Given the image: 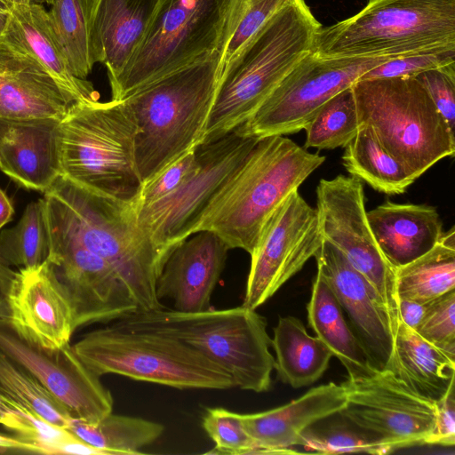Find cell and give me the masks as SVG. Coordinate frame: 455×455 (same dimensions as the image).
<instances>
[{
    "label": "cell",
    "mask_w": 455,
    "mask_h": 455,
    "mask_svg": "<svg viewBox=\"0 0 455 455\" xmlns=\"http://www.w3.org/2000/svg\"><path fill=\"white\" fill-rule=\"evenodd\" d=\"M43 199L49 220L116 269L139 312L164 307L156 295V282L165 259L140 228L133 204L92 193L62 175Z\"/></svg>",
    "instance_id": "1"
},
{
    "label": "cell",
    "mask_w": 455,
    "mask_h": 455,
    "mask_svg": "<svg viewBox=\"0 0 455 455\" xmlns=\"http://www.w3.org/2000/svg\"><path fill=\"white\" fill-rule=\"evenodd\" d=\"M322 27L305 0H288L275 12L224 67L204 140L244 124L313 51Z\"/></svg>",
    "instance_id": "2"
},
{
    "label": "cell",
    "mask_w": 455,
    "mask_h": 455,
    "mask_svg": "<svg viewBox=\"0 0 455 455\" xmlns=\"http://www.w3.org/2000/svg\"><path fill=\"white\" fill-rule=\"evenodd\" d=\"M218 50L124 98L137 124L142 183L204 140L221 74Z\"/></svg>",
    "instance_id": "3"
},
{
    "label": "cell",
    "mask_w": 455,
    "mask_h": 455,
    "mask_svg": "<svg viewBox=\"0 0 455 455\" xmlns=\"http://www.w3.org/2000/svg\"><path fill=\"white\" fill-rule=\"evenodd\" d=\"M324 161L283 135L259 138L198 231H212L229 249L251 254L272 212Z\"/></svg>",
    "instance_id": "4"
},
{
    "label": "cell",
    "mask_w": 455,
    "mask_h": 455,
    "mask_svg": "<svg viewBox=\"0 0 455 455\" xmlns=\"http://www.w3.org/2000/svg\"><path fill=\"white\" fill-rule=\"evenodd\" d=\"M136 133L125 100L76 102L60 120V175L92 193L134 205L142 187Z\"/></svg>",
    "instance_id": "5"
},
{
    "label": "cell",
    "mask_w": 455,
    "mask_h": 455,
    "mask_svg": "<svg viewBox=\"0 0 455 455\" xmlns=\"http://www.w3.org/2000/svg\"><path fill=\"white\" fill-rule=\"evenodd\" d=\"M72 347L99 377L115 373L179 389L235 387L228 372L180 339L124 319L85 333Z\"/></svg>",
    "instance_id": "6"
},
{
    "label": "cell",
    "mask_w": 455,
    "mask_h": 455,
    "mask_svg": "<svg viewBox=\"0 0 455 455\" xmlns=\"http://www.w3.org/2000/svg\"><path fill=\"white\" fill-rule=\"evenodd\" d=\"M358 124L416 180L455 153V134L414 77L357 80L352 85Z\"/></svg>",
    "instance_id": "7"
},
{
    "label": "cell",
    "mask_w": 455,
    "mask_h": 455,
    "mask_svg": "<svg viewBox=\"0 0 455 455\" xmlns=\"http://www.w3.org/2000/svg\"><path fill=\"white\" fill-rule=\"evenodd\" d=\"M455 48V0H368L354 16L318 31L323 57H402Z\"/></svg>",
    "instance_id": "8"
},
{
    "label": "cell",
    "mask_w": 455,
    "mask_h": 455,
    "mask_svg": "<svg viewBox=\"0 0 455 455\" xmlns=\"http://www.w3.org/2000/svg\"><path fill=\"white\" fill-rule=\"evenodd\" d=\"M122 319L175 336L228 372L235 387L256 393L271 387V339L256 309L242 305L188 313L162 307Z\"/></svg>",
    "instance_id": "9"
},
{
    "label": "cell",
    "mask_w": 455,
    "mask_h": 455,
    "mask_svg": "<svg viewBox=\"0 0 455 455\" xmlns=\"http://www.w3.org/2000/svg\"><path fill=\"white\" fill-rule=\"evenodd\" d=\"M230 0H159L142 41L112 80V100L219 49Z\"/></svg>",
    "instance_id": "10"
},
{
    "label": "cell",
    "mask_w": 455,
    "mask_h": 455,
    "mask_svg": "<svg viewBox=\"0 0 455 455\" xmlns=\"http://www.w3.org/2000/svg\"><path fill=\"white\" fill-rule=\"evenodd\" d=\"M259 138L243 124L195 148V165L171 195L135 209L140 228L166 259L181 241L198 231L208 210L241 167Z\"/></svg>",
    "instance_id": "11"
},
{
    "label": "cell",
    "mask_w": 455,
    "mask_h": 455,
    "mask_svg": "<svg viewBox=\"0 0 455 455\" xmlns=\"http://www.w3.org/2000/svg\"><path fill=\"white\" fill-rule=\"evenodd\" d=\"M394 58L398 57H323L313 50L282 79L243 127L257 138L296 133L330 98Z\"/></svg>",
    "instance_id": "12"
},
{
    "label": "cell",
    "mask_w": 455,
    "mask_h": 455,
    "mask_svg": "<svg viewBox=\"0 0 455 455\" xmlns=\"http://www.w3.org/2000/svg\"><path fill=\"white\" fill-rule=\"evenodd\" d=\"M315 209L323 238L376 290L397 329L401 320L395 267L380 251L369 225L362 180L344 175L320 180Z\"/></svg>",
    "instance_id": "13"
},
{
    "label": "cell",
    "mask_w": 455,
    "mask_h": 455,
    "mask_svg": "<svg viewBox=\"0 0 455 455\" xmlns=\"http://www.w3.org/2000/svg\"><path fill=\"white\" fill-rule=\"evenodd\" d=\"M341 384L347 403L338 413L375 440L393 451L428 444L435 401L412 390L390 370Z\"/></svg>",
    "instance_id": "14"
},
{
    "label": "cell",
    "mask_w": 455,
    "mask_h": 455,
    "mask_svg": "<svg viewBox=\"0 0 455 455\" xmlns=\"http://www.w3.org/2000/svg\"><path fill=\"white\" fill-rule=\"evenodd\" d=\"M323 240L316 209L292 191L267 219L250 254L243 305L257 309L268 300L315 257Z\"/></svg>",
    "instance_id": "15"
},
{
    "label": "cell",
    "mask_w": 455,
    "mask_h": 455,
    "mask_svg": "<svg viewBox=\"0 0 455 455\" xmlns=\"http://www.w3.org/2000/svg\"><path fill=\"white\" fill-rule=\"evenodd\" d=\"M47 224L50 251L46 260L68 297L75 331L140 311L129 287L108 261L56 223L47 219Z\"/></svg>",
    "instance_id": "16"
},
{
    "label": "cell",
    "mask_w": 455,
    "mask_h": 455,
    "mask_svg": "<svg viewBox=\"0 0 455 455\" xmlns=\"http://www.w3.org/2000/svg\"><path fill=\"white\" fill-rule=\"evenodd\" d=\"M0 349L23 366L72 416L95 423L111 413L113 397L69 343L46 349L20 338L0 321Z\"/></svg>",
    "instance_id": "17"
},
{
    "label": "cell",
    "mask_w": 455,
    "mask_h": 455,
    "mask_svg": "<svg viewBox=\"0 0 455 455\" xmlns=\"http://www.w3.org/2000/svg\"><path fill=\"white\" fill-rule=\"evenodd\" d=\"M317 273L339 301L375 370H388L396 327L382 299L331 243L323 240L315 255Z\"/></svg>",
    "instance_id": "18"
},
{
    "label": "cell",
    "mask_w": 455,
    "mask_h": 455,
    "mask_svg": "<svg viewBox=\"0 0 455 455\" xmlns=\"http://www.w3.org/2000/svg\"><path fill=\"white\" fill-rule=\"evenodd\" d=\"M8 323L28 342L57 349L76 331L68 297L47 260L15 271L6 291Z\"/></svg>",
    "instance_id": "19"
},
{
    "label": "cell",
    "mask_w": 455,
    "mask_h": 455,
    "mask_svg": "<svg viewBox=\"0 0 455 455\" xmlns=\"http://www.w3.org/2000/svg\"><path fill=\"white\" fill-rule=\"evenodd\" d=\"M229 247L214 232L199 230L178 243L167 256L156 282V295L174 310L210 308L213 290L225 267Z\"/></svg>",
    "instance_id": "20"
},
{
    "label": "cell",
    "mask_w": 455,
    "mask_h": 455,
    "mask_svg": "<svg viewBox=\"0 0 455 455\" xmlns=\"http://www.w3.org/2000/svg\"><path fill=\"white\" fill-rule=\"evenodd\" d=\"M0 170L20 186L46 191L61 174L60 120L0 117Z\"/></svg>",
    "instance_id": "21"
},
{
    "label": "cell",
    "mask_w": 455,
    "mask_h": 455,
    "mask_svg": "<svg viewBox=\"0 0 455 455\" xmlns=\"http://www.w3.org/2000/svg\"><path fill=\"white\" fill-rule=\"evenodd\" d=\"M347 403L342 384L330 382L309 389L290 403L268 411L241 414L256 445L255 454H292L303 433L316 422L338 413Z\"/></svg>",
    "instance_id": "22"
},
{
    "label": "cell",
    "mask_w": 455,
    "mask_h": 455,
    "mask_svg": "<svg viewBox=\"0 0 455 455\" xmlns=\"http://www.w3.org/2000/svg\"><path fill=\"white\" fill-rule=\"evenodd\" d=\"M76 102L36 60L0 42V117L62 120Z\"/></svg>",
    "instance_id": "23"
},
{
    "label": "cell",
    "mask_w": 455,
    "mask_h": 455,
    "mask_svg": "<svg viewBox=\"0 0 455 455\" xmlns=\"http://www.w3.org/2000/svg\"><path fill=\"white\" fill-rule=\"evenodd\" d=\"M0 42L36 60L77 102L99 99L90 81L72 73L44 4H16Z\"/></svg>",
    "instance_id": "24"
},
{
    "label": "cell",
    "mask_w": 455,
    "mask_h": 455,
    "mask_svg": "<svg viewBox=\"0 0 455 455\" xmlns=\"http://www.w3.org/2000/svg\"><path fill=\"white\" fill-rule=\"evenodd\" d=\"M374 238L388 262L403 266L431 250L443 235L436 209L387 201L367 212Z\"/></svg>",
    "instance_id": "25"
},
{
    "label": "cell",
    "mask_w": 455,
    "mask_h": 455,
    "mask_svg": "<svg viewBox=\"0 0 455 455\" xmlns=\"http://www.w3.org/2000/svg\"><path fill=\"white\" fill-rule=\"evenodd\" d=\"M159 0H94L91 39L96 63L116 77L143 39Z\"/></svg>",
    "instance_id": "26"
},
{
    "label": "cell",
    "mask_w": 455,
    "mask_h": 455,
    "mask_svg": "<svg viewBox=\"0 0 455 455\" xmlns=\"http://www.w3.org/2000/svg\"><path fill=\"white\" fill-rule=\"evenodd\" d=\"M412 390L438 400L455 380V360L400 321L389 369Z\"/></svg>",
    "instance_id": "27"
},
{
    "label": "cell",
    "mask_w": 455,
    "mask_h": 455,
    "mask_svg": "<svg viewBox=\"0 0 455 455\" xmlns=\"http://www.w3.org/2000/svg\"><path fill=\"white\" fill-rule=\"evenodd\" d=\"M307 310L309 326L346 368L347 379H361L377 371L347 323L339 301L318 274L312 285Z\"/></svg>",
    "instance_id": "28"
},
{
    "label": "cell",
    "mask_w": 455,
    "mask_h": 455,
    "mask_svg": "<svg viewBox=\"0 0 455 455\" xmlns=\"http://www.w3.org/2000/svg\"><path fill=\"white\" fill-rule=\"evenodd\" d=\"M275 370L283 383L294 388L317 381L329 367L331 351L316 336L309 335L294 316L280 317L271 339Z\"/></svg>",
    "instance_id": "29"
},
{
    "label": "cell",
    "mask_w": 455,
    "mask_h": 455,
    "mask_svg": "<svg viewBox=\"0 0 455 455\" xmlns=\"http://www.w3.org/2000/svg\"><path fill=\"white\" fill-rule=\"evenodd\" d=\"M399 299L427 304L455 290V229L444 232L428 251L395 268Z\"/></svg>",
    "instance_id": "30"
},
{
    "label": "cell",
    "mask_w": 455,
    "mask_h": 455,
    "mask_svg": "<svg viewBox=\"0 0 455 455\" xmlns=\"http://www.w3.org/2000/svg\"><path fill=\"white\" fill-rule=\"evenodd\" d=\"M342 164L351 176L387 195L403 194L415 181L364 125H359L356 135L345 147Z\"/></svg>",
    "instance_id": "31"
},
{
    "label": "cell",
    "mask_w": 455,
    "mask_h": 455,
    "mask_svg": "<svg viewBox=\"0 0 455 455\" xmlns=\"http://www.w3.org/2000/svg\"><path fill=\"white\" fill-rule=\"evenodd\" d=\"M67 429L108 455H124L142 453L141 448L160 437L164 426L141 418L111 412L95 423L74 419Z\"/></svg>",
    "instance_id": "32"
},
{
    "label": "cell",
    "mask_w": 455,
    "mask_h": 455,
    "mask_svg": "<svg viewBox=\"0 0 455 455\" xmlns=\"http://www.w3.org/2000/svg\"><path fill=\"white\" fill-rule=\"evenodd\" d=\"M94 0H52L49 16L72 73L86 79L96 63L91 39Z\"/></svg>",
    "instance_id": "33"
},
{
    "label": "cell",
    "mask_w": 455,
    "mask_h": 455,
    "mask_svg": "<svg viewBox=\"0 0 455 455\" xmlns=\"http://www.w3.org/2000/svg\"><path fill=\"white\" fill-rule=\"evenodd\" d=\"M50 251V235L43 198L26 207L18 223L0 233V264L21 268L44 262Z\"/></svg>",
    "instance_id": "34"
},
{
    "label": "cell",
    "mask_w": 455,
    "mask_h": 455,
    "mask_svg": "<svg viewBox=\"0 0 455 455\" xmlns=\"http://www.w3.org/2000/svg\"><path fill=\"white\" fill-rule=\"evenodd\" d=\"M0 397L19 404L48 422L68 428V411L20 363L0 349Z\"/></svg>",
    "instance_id": "35"
},
{
    "label": "cell",
    "mask_w": 455,
    "mask_h": 455,
    "mask_svg": "<svg viewBox=\"0 0 455 455\" xmlns=\"http://www.w3.org/2000/svg\"><path fill=\"white\" fill-rule=\"evenodd\" d=\"M359 129L356 105L349 86L325 101L306 124L305 148H345Z\"/></svg>",
    "instance_id": "36"
},
{
    "label": "cell",
    "mask_w": 455,
    "mask_h": 455,
    "mask_svg": "<svg viewBox=\"0 0 455 455\" xmlns=\"http://www.w3.org/2000/svg\"><path fill=\"white\" fill-rule=\"evenodd\" d=\"M287 1L230 0L218 49L221 72L265 21Z\"/></svg>",
    "instance_id": "37"
},
{
    "label": "cell",
    "mask_w": 455,
    "mask_h": 455,
    "mask_svg": "<svg viewBox=\"0 0 455 455\" xmlns=\"http://www.w3.org/2000/svg\"><path fill=\"white\" fill-rule=\"evenodd\" d=\"M319 427L314 424L302 435L299 445L306 451L321 454L363 452L387 454L393 451L375 440L347 419Z\"/></svg>",
    "instance_id": "38"
},
{
    "label": "cell",
    "mask_w": 455,
    "mask_h": 455,
    "mask_svg": "<svg viewBox=\"0 0 455 455\" xmlns=\"http://www.w3.org/2000/svg\"><path fill=\"white\" fill-rule=\"evenodd\" d=\"M0 425L28 443L34 453L60 454V448L77 438L67 428L55 426L28 409L0 397Z\"/></svg>",
    "instance_id": "39"
},
{
    "label": "cell",
    "mask_w": 455,
    "mask_h": 455,
    "mask_svg": "<svg viewBox=\"0 0 455 455\" xmlns=\"http://www.w3.org/2000/svg\"><path fill=\"white\" fill-rule=\"evenodd\" d=\"M203 427L215 443V454H255L256 445L244 428L240 413L224 408H210Z\"/></svg>",
    "instance_id": "40"
},
{
    "label": "cell",
    "mask_w": 455,
    "mask_h": 455,
    "mask_svg": "<svg viewBox=\"0 0 455 455\" xmlns=\"http://www.w3.org/2000/svg\"><path fill=\"white\" fill-rule=\"evenodd\" d=\"M455 290L426 304L414 330L419 336L455 360Z\"/></svg>",
    "instance_id": "41"
},
{
    "label": "cell",
    "mask_w": 455,
    "mask_h": 455,
    "mask_svg": "<svg viewBox=\"0 0 455 455\" xmlns=\"http://www.w3.org/2000/svg\"><path fill=\"white\" fill-rule=\"evenodd\" d=\"M455 62V48H447L391 59L365 72L358 80L415 76Z\"/></svg>",
    "instance_id": "42"
},
{
    "label": "cell",
    "mask_w": 455,
    "mask_h": 455,
    "mask_svg": "<svg viewBox=\"0 0 455 455\" xmlns=\"http://www.w3.org/2000/svg\"><path fill=\"white\" fill-rule=\"evenodd\" d=\"M195 148L144 181L138 199L133 205L134 208L138 209L154 204L173 193L194 168Z\"/></svg>",
    "instance_id": "43"
},
{
    "label": "cell",
    "mask_w": 455,
    "mask_h": 455,
    "mask_svg": "<svg viewBox=\"0 0 455 455\" xmlns=\"http://www.w3.org/2000/svg\"><path fill=\"white\" fill-rule=\"evenodd\" d=\"M426 89L450 129L455 128V62L414 76Z\"/></svg>",
    "instance_id": "44"
},
{
    "label": "cell",
    "mask_w": 455,
    "mask_h": 455,
    "mask_svg": "<svg viewBox=\"0 0 455 455\" xmlns=\"http://www.w3.org/2000/svg\"><path fill=\"white\" fill-rule=\"evenodd\" d=\"M455 443V380L435 401V427L428 444L453 446Z\"/></svg>",
    "instance_id": "45"
},
{
    "label": "cell",
    "mask_w": 455,
    "mask_h": 455,
    "mask_svg": "<svg viewBox=\"0 0 455 455\" xmlns=\"http://www.w3.org/2000/svg\"><path fill=\"white\" fill-rule=\"evenodd\" d=\"M398 307L400 320L415 330L423 316L426 304L423 305L408 299H399Z\"/></svg>",
    "instance_id": "46"
},
{
    "label": "cell",
    "mask_w": 455,
    "mask_h": 455,
    "mask_svg": "<svg viewBox=\"0 0 455 455\" xmlns=\"http://www.w3.org/2000/svg\"><path fill=\"white\" fill-rule=\"evenodd\" d=\"M15 270L0 264V321L8 322L6 291L13 277Z\"/></svg>",
    "instance_id": "47"
},
{
    "label": "cell",
    "mask_w": 455,
    "mask_h": 455,
    "mask_svg": "<svg viewBox=\"0 0 455 455\" xmlns=\"http://www.w3.org/2000/svg\"><path fill=\"white\" fill-rule=\"evenodd\" d=\"M22 2H35L50 5L52 0H0V40L7 27L12 7Z\"/></svg>",
    "instance_id": "48"
},
{
    "label": "cell",
    "mask_w": 455,
    "mask_h": 455,
    "mask_svg": "<svg viewBox=\"0 0 455 455\" xmlns=\"http://www.w3.org/2000/svg\"><path fill=\"white\" fill-rule=\"evenodd\" d=\"M13 212L12 201L5 192L0 188V229L12 220Z\"/></svg>",
    "instance_id": "49"
},
{
    "label": "cell",
    "mask_w": 455,
    "mask_h": 455,
    "mask_svg": "<svg viewBox=\"0 0 455 455\" xmlns=\"http://www.w3.org/2000/svg\"><path fill=\"white\" fill-rule=\"evenodd\" d=\"M2 413H3V411H2V408H1V401H0V420H1V418H2Z\"/></svg>",
    "instance_id": "50"
}]
</instances>
